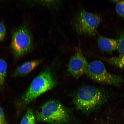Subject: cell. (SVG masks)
<instances>
[{"instance_id":"6da1fadb","label":"cell","mask_w":124,"mask_h":124,"mask_svg":"<svg viewBox=\"0 0 124 124\" xmlns=\"http://www.w3.org/2000/svg\"><path fill=\"white\" fill-rule=\"evenodd\" d=\"M108 98V93L103 89L86 85L77 92L74 104L77 110L89 113L100 108L106 103Z\"/></svg>"},{"instance_id":"7a4b0ae2","label":"cell","mask_w":124,"mask_h":124,"mask_svg":"<svg viewBox=\"0 0 124 124\" xmlns=\"http://www.w3.org/2000/svg\"><path fill=\"white\" fill-rule=\"evenodd\" d=\"M56 85L50 69L45 70L32 80L22 98V105L25 106L28 104L41 94L55 87Z\"/></svg>"},{"instance_id":"3957f363","label":"cell","mask_w":124,"mask_h":124,"mask_svg":"<svg viewBox=\"0 0 124 124\" xmlns=\"http://www.w3.org/2000/svg\"><path fill=\"white\" fill-rule=\"evenodd\" d=\"M39 121L52 124H61L69 122L70 119L69 111L60 102L52 100L46 102L37 113Z\"/></svg>"},{"instance_id":"277c9868","label":"cell","mask_w":124,"mask_h":124,"mask_svg":"<svg viewBox=\"0 0 124 124\" xmlns=\"http://www.w3.org/2000/svg\"><path fill=\"white\" fill-rule=\"evenodd\" d=\"M101 21L100 17L98 15L82 9L74 16L72 23L79 35L94 36L96 33Z\"/></svg>"},{"instance_id":"5b68a950","label":"cell","mask_w":124,"mask_h":124,"mask_svg":"<svg viewBox=\"0 0 124 124\" xmlns=\"http://www.w3.org/2000/svg\"><path fill=\"white\" fill-rule=\"evenodd\" d=\"M33 46V39L29 28L25 25L17 28L12 33L11 44L15 58H21L31 50Z\"/></svg>"},{"instance_id":"8992f818","label":"cell","mask_w":124,"mask_h":124,"mask_svg":"<svg viewBox=\"0 0 124 124\" xmlns=\"http://www.w3.org/2000/svg\"><path fill=\"white\" fill-rule=\"evenodd\" d=\"M86 75L99 83L119 86L124 83V79L119 75L110 73L104 65L98 60L89 63Z\"/></svg>"},{"instance_id":"52a82bcc","label":"cell","mask_w":124,"mask_h":124,"mask_svg":"<svg viewBox=\"0 0 124 124\" xmlns=\"http://www.w3.org/2000/svg\"><path fill=\"white\" fill-rule=\"evenodd\" d=\"M89 63L80 51L75 53L68 64V71L75 78L86 73Z\"/></svg>"},{"instance_id":"ba28073f","label":"cell","mask_w":124,"mask_h":124,"mask_svg":"<svg viewBox=\"0 0 124 124\" xmlns=\"http://www.w3.org/2000/svg\"><path fill=\"white\" fill-rule=\"evenodd\" d=\"M42 62V60L39 59L26 62L17 68L13 76L16 77L27 75L35 69Z\"/></svg>"},{"instance_id":"9c48e42d","label":"cell","mask_w":124,"mask_h":124,"mask_svg":"<svg viewBox=\"0 0 124 124\" xmlns=\"http://www.w3.org/2000/svg\"><path fill=\"white\" fill-rule=\"evenodd\" d=\"M97 41L99 47L102 51L112 52L118 50V41L115 39L100 36L98 39Z\"/></svg>"},{"instance_id":"30bf717a","label":"cell","mask_w":124,"mask_h":124,"mask_svg":"<svg viewBox=\"0 0 124 124\" xmlns=\"http://www.w3.org/2000/svg\"><path fill=\"white\" fill-rule=\"evenodd\" d=\"M105 60L110 64L124 70V55L121 54L118 56L105 58Z\"/></svg>"},{"instance_id":"8fae6325","label":"cell","mask_w":124,"mask_h":124,"mask_svg":"<svg viewBox=\"0 0 124 124\" xmlns=\"http://www.w3.org/2000/svg\"><path fill=\"white\" fill-rule=\"evenodd\" d=\"M7 67V62L0 59V89L3 86L5 83Z\"/></svg>"},{"instance_id":"7c38bea8","label":"cell","mask_w":124,"mask_h":124,"mask_svg":"<svg viewBox=\"0 0 124 124\" xmlns=\"http://www.w3.org/2000/svg\"><path fill=\"white\" fill-rule=\"evenodd\" d=\"M38 2L39 4H41L51 10H56L58 9L62 3L60 0L39 1Z\"/></svg>"},{"instance_id":"4fadbf2b","label":"cell","mask_w":124,"mask_h":124,"mask_svg":"<svg viewBox=\"0 0 124 124\" xmlns=\"http://www.w3.org/2000/svg\"><path fill=\"white\" fill-rule=\"evenodd\" d=\"M20 124H36L35 116L32 109L30 108L28 109Z\"/></svg>"},{"instance_id":"5bb4252c","label":"cell","mask_w":124,"mask_h":124,"mask_svg":"<svg viewBox=\"0 0 124 124\" xmlns=\"http://www.w3.org/2000/svg\"><path fill=\"white\" fill-rule=\"evenodd\" d=\"M116 9L119 15L124 17V1H120L117 3Z\"/></svg>"},{"instance_id":"9a60e30c","label":"cell","mask_w":124,"mask_h":124,"mask_svg":"<svg viewBox=\"0 0 124 124\" xmlns=\"http://www.w3.org/2000/svg\"><path fill=\"white\" fill-rule=\"evenodd\" d=\"M118 41L119 52L121 54L124 55V34L120 37Z\"/></svg>"},{"instance_id":"2e32d148","label":"cell","mask_w":124,"mask_h":124,"mask_svg":"<svg viewBox=\"0 0 124 124\" xmlns=\"http://www.w3.org/2000/svg\"><path fill=\"white\" fill-rule=\"evenodd\" d=\"M6 30L4 23L0 22V41H2L6 36Z\"/></svg>"},{"instance_id":"e0dca14e","label":"cell","mask_w":124,"mask_h":124,"mask_svg":"<svg viewBox=\"0 0 124 124\" xmlns=\"http://www.w3.org/2000/svg\"><path fill=\"white\" fill-rule=\"evenodd\" d=\"M0 121L3 124H7L5 116L2 108L0 106Z\"/></svg>"},{"instance_id":"ac0fdd59","label":"cell","mask_w":124,"mask_h":124,"mask_svg":"<svg viewBox=\"0 0 124 124\" xmlns=\"http://www.w3.org/2000/svg\"><path fill=\"white\" fill-rule=\"evenodd\" d=\"M0 124H3L2 123V122H1V121H0Z\"/></svg>"}]
</instances>
